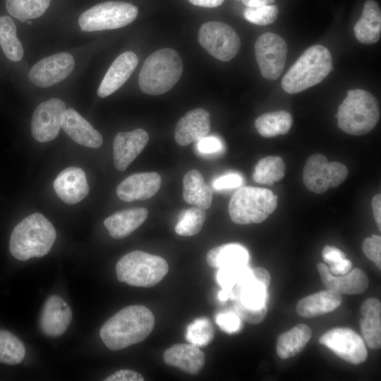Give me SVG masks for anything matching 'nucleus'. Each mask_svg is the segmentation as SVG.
<instances>
[{
  "mask_svg": "<svg viewBox=\"0 0 381 381\" xmlns=\"http://www.w3.org/2000/svg\"><path fill=\"white\" fill-rule=\"evenodd\" d=\"M50 2L51 0H6V7L9 14L25 22L43 15Z\"/></svg>",
  "mask_w": 381,
  "mask_h": 381,
  "instance_id": "nucleus-35",
  "label": "nucleus"
},
{
  "mask_svg": "<svg viewBox=\"0 0 381 381\" xmlns=\"http://www.w3.org/2000/svg\"><path fill=\"white\" fill-rule=\"evenodd\" d=\"M249 269L247 265L229 266L218 268L217 280L222 289L231 291L233 286Z\"/></svg>",
  "mask_w": 381,
  "mask_h": 381,
  "instance_id": "nucleus-40",
  "label": "nucleus"
},
{
  "mask_svg": "<svg viewBox=\"0 0 381 381\" xmlns=\"http://www.w3.org/2000/svg\"><path fill=\"white\" fill-rule=\"evenodd\" d=\"M210 131L209 112L198 108L189 111L179 119L174 130V138L178 145L186 146L207 136Z\"/></svg>",
  "mask_w": 381,
  "mask_h": 381,
  "instance_id": "nucleus-21",
  "label": "nucleus"
},
{
  "mask_svg": "<svg viewBox=\"0 0 381 381\" xmlns=\"http://www.w3.org/2000/svg\"><path fill=\"white\" fill-rule=\"evenodd\" d=\"M186 337L192 344L197 346H205L212 340L214 329L207 318H198L188 326Z\"/></svg>",
  "mask_w": 381,
  "mask_h": 381,
  "instance_id": "nucleus-38",
  "label": "nucleus"
},
{
  "mask_svg": "<svg viewBox=\"0 0 381 381\" xmlns=\"http://www.w3.org/2000/svg\"><path fill=\"white\" fill-rule=\"evenodd\" d=\"M362 250L365 256L373 261L376 267L381 269V237L372 235L365 238L362 244Z\"/></svg>",
  "mask_w": 381,
  "mask_h": 381,
  "instance_id": "nucleus-41",
  "label": "nucleus"
},
{
  "mask_svg": "<svg viewBox=\"0 0 381 381\" xmlns=\"http://www.w3.org/2000/svg\"><path fill=\"white\" fill-rule=\"evenodd\" d=\"M277 206V196L270 190L243 186L231 196L228 210L233 222L250 224L265 221Z\"/></svg>",
  "mask_w": 381,
  "mask_h": 381,
  "instance_id": "nucleus-7",
  "label": "nucleus"
},
{
  "mask_svg": "<svg viewBox=\"0 0 381 381\" xmlns=\"http://www.w3.org/2000/svg\"><path fill=\"white\" fill-rule=\"evenodd\" d=\"M373 217L379 230H381V195L377 193L372 199Z\"/></svg>",
  "mask_w": 381,
  "mask_h": 381,
  "instance_id": "nucleus-48",
  "label": "nucleus"
},
{
  "mask_svg": "<svg viewBox=\"0 0 381 381\" xmlns=\"http://www.w3.org/2000/svg\"><path fill=\"white\" fill-rule=\"evenodd\" d=\"M75 60L68 53H57L44 58L30 69V81L40 87H47L61 82L72 72Z\"/></svg>",
  "mask_w": 381,
  "mask_h": 381,
  "instance_id": "nucleus-15",
  "label": "nucleus"
},
{
  "mask_svg": "<svg viewBox=\"0 0 381 381\" xmlns=\"http://www.w3.org/2000/svg\"><path fill=\"white\" fill-rule=\"evenodd\" d=\"M349 174L347 167L341 162H328L322 154L310 156L303 170V181L310 191L322 194L330 188L342 183Z\"/></svg>",
  "mask_w": 381,
  "mask_h": 381,
  "instance_id": "nucleus-10",
  "label": "nucleus"
},
{
  "mask_svg": "<svg viewBox=\"0 0 381 381\" xmlns=\"http://www.w3.org/2000/svg\"><path fill=\"white\" fill-rule=\"evenodd\" d=\"M25 355V349L20 339L8 331L0 329V363L17 365Z\"/></svg>",
  "mask_w": 381,
  "mask_h": 381,
  "instance_id": "nucleus-36",
  "label": "nucleus"
},
{
  "mask_svg": "<svg viewBox=\"0 0 381 381\" xmlns=\"http://www.w3.org/2000/svg\"><path fill=\"white\" fill-rule=\"evenodd\" d=\"M212 195V188L199 171L191 169L184 175L183 197L187 203L207 210L211 206Z\"/></svg>",
  "mask_w": 381,
  "mask_h": 381,
  "instance_id": "nucleus-29",
  "label": "nucleus"
},
{
  "mask_svg": "<svg viewBox=\"0 0 381 381\" xmlns=\"http://www.w3.org/2000/svg\"><path fill=\"white\" fill-rule=\"evenodd\" d=\"M243 183L241 175L235 173L227 174L218 177L212 182V188L215 190H224L240 186Z\"/></svg>",
  "mask_w": 381,
  "mask_h": 381,
  "instance_id": "nucleus-44",
  "label": "nucleus"
},
{
  "mask_svg": "<svg viewBox=\"0 0 381 381\" xmlns=\"http://www.w3.org/2000/svg\"><path fill=\"white\" fill-rule=\"evenodd\" d=\"M148 140L147 133L142 128L118 133L113 142V157L116 169L124 171L145 147Z\"/></svg>",
  "mask_w": 381,
  "mask_h": 381,
  "instance_id": "nucleus-17",
  "label": "nucleus"
},
{
  "mask_svg": "<svg viewBox=\"0 0 381 381\" xmlns=\"http://www.w3.org/2000/svg\"><path fill=\"white\" fill-rule=\"evenodd\" d=\"M312 331L309 326L298 324L282 334L277 339L276 349L282 359H287L300 353L310 339Z\"/></svg>",
  "mask_w": 381,
  "mask_h": 381,
  "instance_id": "nucleus-31",
  "label": "nucleus"
},
{
  "mask_svg": "<svg viewBox=\"0 0 381 381\" xmlns=\"http://www.w3.org/2000/svg\"><path fill=\"white\" fill-rule=\"evenodd\" d=\"M162 179L157 172L134 174L122 181L116 188V194L123 201L145 200L159 190Z\"/></svg>",
  "mask_w": 381,
  "mask_h": 381,
  "instance_id": "nucleus-18",
  "label": "nucleus"
},
{
  "mask_svg": "<svg viewBox=\"0 0 381 381\" xmlns=\"http://www.w3.org/2000/svg\"><path fill=\"white\" fill-rule=\"evenodd\" d=\"M168 270V264L163 258L141 250L124 255L116 265V274L119 282L139 287L155 286Z\"/></svg>",
  "mask_w": 381,
  "mask_h": 381,
  "instance_id": "nucleus-8",
  "label": "nucleus"
},
{
  "mask_svg": "<svg viewBox=\"0 0 381 381\" xmlns=\"http://www.w3.org/2000/svg\"><path fill=\"white\" fill-rule=\"evenodd\" d=\"M105 381H143V377L132 370H120L104 379Z\"/></svg>",
  "mask_w": 381,
  "mask_h": 381,
  "instance_id": "nucleus-46",
  "label": "nucleus"
},
{
  "mask_svg": "<svg viewBox=\"0 0 381 381\" xmlns=\"http://www.w3.org/2000/svg\"><path fill=\"white\" fill-rule=\"evenodd\" d=\"M254 49L262 77L270 80L277 79L282 73L287 56L285 40L275 33L265 32L258 37Z\"/></svg>",
  "mask_w": 381,
  "mask_h": 381,
  "instance_id": "nucleus-12",
  "label": "nucleus"
},
{
  "mask_svg": "<svg viewBox=\"0 0 381 381\" xmlns=\"http://www.w3.org/2000/svg\"><path fill=\"white\" fill-rule=\"evenodd\" d=\"M293 123L292 116L286 111L265 113L258 116L255 126L258 133L265 138H272L288 133Z\"/></svg>",
  "mask_w": 381,
  "mask_h": 381,
  "instance_id": "nucleus-32",
  "label": "nucleus"
},
{
  "mask_svg": "<svg viewBox=\"0 0 381 381\" xmlns=\"http://www.w3.org/2000/svg\"><path fill=\"white\" fill-rule=\"evenodd\" d=\"M56 236L53 224L43 214L34 213L15 226L10 238L9 250L19 260L40 258L49 252Z\"/></svg>",
  "mask_w": 381,
  "mask_h": 381,
  "instance_id": "nucleus-3",
  "label": "nucleus"
},
{
  "mask_svg": "<svg viewBox=\"0 0 381 381\" xmlns=\"http://www.w3.org/2000/svg\"><path fill=\"white\" fill-rule=\"evenodd\" d=\"M205 354L192 344H176L163 354L164 363L190 375L198 374L205 364Z\"/></svg>",
  "mask_w": 381,
  "mask_h": 381,
  "instance_id": "nucleus-24",
  "label": "nucleus"
},
{
  "mask_svg": "<svg viewBox=\"0 0 381 381\" xmlns=\"http://www.w3.org/2000/svg\"><path fill=\"white\" fill-rule=\"evenodd\" d=\"M317 270L327 289L340 295L360 294L368 287V278L359 268L351 270L347 274L341 276L332 274L329 267L322 262L317 265Z\"/></svg>",
  "mask_w": 381,
  "mask_h": 381,
  "instance_id": "nucleus-19",
  "label": "nucleus"
},
{
  "mask_svg": "<svg viewBox=\"0 0 381 381\" xmlns=\"http://www.w3.org/2000/svg\"><path fill=\"white\" fill-rule=\"evenodd\" d=\"M341 302L340 294L327 289L300 300L296 305V311L301 317L313 318L332 312Z\"/></svg>",
  "mask_w": 381,
  "mask_h": 381,
  "instance_id": "nucleus-28",
  "label": "nucleus"
},
{
  "mask_svg": "<svg viewBox=\"0 0 381 381\" xmlns=\"http://www.w3.org/2000/svg\"><path fill=\"white\" fill-rule=\"evenodd\" d=\"M332 69L329 49L320 44L308 47L291 66L282 80L289 94L301 92L322 82Z\"/></svg>",
  "mask_w": 381,
  "mask_h": 381,
  "instance_id": "nucleus-4",
  "label": "nucleus"
},
{
  "mask_svg": "<svg viewBox=\"0 0 381 381\" xmlns=\"http://www.w3.org/2000/svg\"><path fill=\"white\" fill-rule=\"evenodd\" d=\"M216 322L225 332L232 334L237 332L241 327V318L235 312H224L216 317Z\"/></svg>",
  "mask_w": 381,
  "mask_h": 381,
  "instance_id": "nucleus-42",
  "label": "nucleus"
},
{
  "mask_svg": "<svg viewBox=\"0 0 381 381\" xmlns=\"http://www.w3.org/2000/svg\"><path fill=\"white\" fill-rule=\"evenodd\" d=\"M285 171V164L280 157L268 156L262 158L256 164L253 179L257 183L273 185L284 177Z\"/></svg>",
  "mask_w": 381,
  "mask_h": 381,
  "instance_id": "nucleus-33",
  "label": "nucleus"
},
{
  "mask_svg": "<svg viewBox=\"0 0 381 381\" xmlns=\"http://www.w3.org/2000/svg\"><path fill=\"white\" fill-rule=\"evenodd\" d=\"M319 342L343 360L353 365L363 363L368 357L363 339L349 328L332 329L320 337Z\"/></svg>",
  "mask_w": 381,
  "mask_h": 381,
  "instance_id": "nucleus-13",
  "label": "nucleus"
},
{
  "mask_svg": "<svg viewBox=\"0 0 381 381\" xmlns=\"http://www.w3.org/2000/svg\"><path fill=\"white\" fill-rule=\"evenodd\" d=\"M61 128L75 143L91 148L99 147L102 136L75 109H66L62 116Z\"/></svg>",
  "mask_w": 381,
  "mask_h": 381,
  "instance_id": "nucleus-23",
  "label": "nucleus"
},
{
  "mask_svg": "<svg viewBox=\"0 0 381 381\" xmlns=\"http://www.w3.org/2000/svg\"><path fill=\"white\" fill-rule=\"evenodd\" d=\"M198 40L210 55L222 61L232 59L241 47L240 37L235 30L219 21L203 23L198 30Z\"/></svg>",
  "mask_w": 381,
  "mask_h": 381,
  "instance_id": "nucleus-11",
  "label": "nucleus"
},
{
  "mask_svg": "<svg viewBox=\"0 0 381 381\" xmlns=\"http://www.w3.org/2000/svg\"><path fill=\"white\" fill-rule=\"evenodd\" d=\"M360 327L363 340L372 349L381 346V303L375 298L366 299L361 305Z\"/></svg>",
  "mask_w": 381,
  "mask_h": 381,
  "instance_id": "nucleus-25",
  "label": "nucleus"
},
{
  "mask_svg": "<svg viewBox=\"0 0 381 381\" xmlns=\"http://www.w3.org/2000/svg\"><path fill=\"white\" fill-rule=\"evenodd\" d=\"M353 32L356 38L363 44H374L380 40L381 11L375 0L365 2L361 18L353 27Z\"/></svg>",
  "mask_w": 381,
  "mask_h": 381,
  "instance_id": "nucleus-27",
  "label": "nucleus"
},
{
  "mask_svg": "<svg viewBox=\"0 0 381 381\" xmlns=\"http://www.w3.org/2000/svg\"><path fill=\"white\" fill-rule=\"evenodd\" d=\"M249 254L246 248L238 243L223 244L210 249L207 254V264L214 268L247 265Z\"/></svg>",
  "mask_w": 381,
  "mask_h": 381,
  "instance_id": "nucleus-30",
  "label": "nucleus"
},
{
  "mask_svg": "<svg viewBox=\"0 0 381 381\" xmlns=\"http://www.w3.org/2000/svg\"><path fill=\"white\" fill-rule=\"evenodd\" d=\"M146 208H133L116 212L104 221L109 235L115 239H121L134 231L147 219Z\"/></svg>",
  "mask_w": 381,
  "mask_h": 381,
  "instance_id": "nucleus-26",
  "label": "nucleus"
},
{
  "mask_svg": "<svg viewBox=\"0 0 381 381\" xmlns=\"http://www.w3.org/2000/svg\"><path fill=\"white\" fill-rule=\"evenodd\" d=\"M155 323V316L149 308L141 305L128 306L104 323L99 336L108 349L121 350L145 339Z\"/></svg>",
  "mask_w": 381,
  "mask_h": 381,
  "instance_id": "nucleus-1",
  "label": "nucleus"
},
{
  "mask_svg": "<svg viewBox=\"0 0 381 381\" xmlns=\"http://www.w3.org/2000/svg\"><path fill=\"white\" fill-rule=\"evenodd\" d=\"M270 283L269 272L260 267L249 268L233 286L230 299L233 308L243 321L256 325L267 313V290Z\"/></svg>",
  "mask_w": 381,
  "mask_h": 381,
  "instance_id": "nucleus-2",
  "label": "nucleus"
},
{
  "mask_svg": "<svg viewBox=\"0 0 381 381\" xmlns=\"http://www.w3.org/2000/svg\"><path fill=\"white\" fill-rule=\"evenodd\" d=\"M138 64V58L133 52L121 54L111 64L97 90L100 97H105L120 88L129 78Z\"/></svg>",
  "mask_w": 381,
  "mask_h": 381,
  "instance_id": "nucleus-22",
  "label": "nucleus"
},
{
  "mask_svg": "<svg viewBox=\"0 0 381 381\" xmlns=\"http://www.w3.org/2000/svg\"><path fill=\"white\" fill-rule=\"evenodd\" d=\"M231 291L222 289L218 294V298L221 301H226L230 298Z\"/></svg>",
  "mask_w": 381,
  "mask_h": 381,
  "instance_id": "nucleus-51",
  "label": "nucleus"
},
{
  "mask_svg": "<svg viewBox=\"0 0 381 381\" xmlns=\"http://www.w3.org/2000/svg\"><path fill=\"white\" fill-rule=\"evenodd\" d=\"M72 320V312L68 304L60 296H50L42 308L39 325L42 332L50 337L63 334Z\"/></svg>",
  "mask_w": 381,
  "mask_h": 381,
  "instance_id": "nucleus-16",
  "label": "nucleus"
},
{
  "mask_svg": "<svg viewBox=\"0 0 381 381\" xmlns=\"http://www.w3.org/2000/svg\"><path fill=\"white\" fill-rule=\"evenodd\" d=\"M65 110V103L59 98H52L40 104L35 109L31 120L33 138L41 143L56 138L61 128Z\"/></svg>",
  "mask_w": 381,
  "mask_h": 381,
  "instance_id": "nucleus-14",
  "label": "nucleus"
},
{
  "mask_svg": "<svg viewBox=\"0 0 381 381\" xmlns=\"http://www.w3.org/2000/svg\"><path fill=\"white\" fill-rule=\"evenodd\" d=\"M240 1V0H237ZM248 8L260 7L272 5L275 0H241Z\"/></svg>",
  "mask_w": 381,
  "mask_h": 381,
  "instance_id": "nucleus-50",
  "label": "nucleus"
},
{
  "mask_svg": "<svg viewBox=\"0 0 381 381\" xmlns=\"http://www.w3.org/2000/svg\"><path fill=\"white\" fill-rule=\"evenodd\" d=\"M206 218L205 210L193 207L179 212L175 231L182 236L196 235L201 230Z\"/></svg>",
  "mask_w": 381,
  "mask_h": 381,
  "instance_id": "nucleus-37",
  "label": "nucleus"
},
{
  "mask_svg": "<svg viewBox=\"0 0 381 381\" xmlns=\"http://www.w3.org/2000/svg\"><path fill=\"white\" fill-rule=\"evenodd\" d=\"M278 14L279 9L275 5L248 7L243 13L246 20L258 25H267L274 23L277 20Z\"/></svg>",
  "mask_w": 381,
  "mask_h": 381,
  "instance_id": "nucleus-39",
  "label": "nucleus"
},
{
  "mask_svg": "<svg viewBox=\"0 0 381 381\" xmlns=\"http://www.w3.org/2000/svg\"><path fill=\"white\" fill-rule=\"evenodd\" d=\"M182 73L183 63L179 53L170 48L161 49L145 59L139 73L138 84L147 95H162L176 85Z\"/></svg>",
  "mask_w": 381,
  "mask_h": 381,
  "instance_id": "nucleus-5",
  "label": "nucleus"
},
{
  "mask_svg": "<svg viewBox=\"0 0 381 381\" xmlns=\"http://www.w3.org/2000/svg\"><path fill=\"white\" fill-rule=\"evenodd\" d=\"M322 257L324 261L331 267L342 261L345 258L346 255L340 249L327 245L322 250Z\"/></svg>",
  "mask_w": 381,
  "mask_h": 381,
  "instance_id": "nucleus-45",
  "label": "nucleus"
},
{
  "mask_svg": "<svg viewBox=\"0 0 381 381\" xmlns=\"http://www.w3.org/2000/svg\"><path fill=\"white\" fill-rule=\"evenodd\" d=\"M53 186L57 196L68 205L79 202L89 193L85 173L78 167H71L61 171Z\"/></svg>",
  "mask_w": 381,
  "mask_h": 381,
  "instance_id": "nucleus-20",
  "label": "nucleus"
},
{
  "mask_svg": "<svg viewBox=\"0 0 381 381\" xmlns=\"http://www.w3.org/2000/svg\"><path fill=\"white\" fill-rule=\"evenodd\" d=\"M138 13V8L131 4L107 1L83 12L78 23L82 30L86 32L116 29L132 23Z\"/></svg>",
  "mask_w": 381,
  "mask_h": 381,
  "instance_id": "nucleus-9",
  "label": "nucleus"
},
{
  "mask_svg": "<svg viewBox=\"0 0 381 381\" xmlns=\"http://www.w3.org/2000/svg\"><path fill=\"white\" fill-rule=\"evenodd\" d=\"M27 23H28L29 25H31V24H32V22H31L30 20H27Z\"/></svg>",
  "mask_w": 381,
  "mask_h": 381,
  "instance_id": "nucleus-52",
  "label": "nucleus"
},
{
  "mask_svg": "<svg viewBox=\"0 0 381 381\" xmlns=\"http://www.w3.org/2000/svg\"><path fill=\"white\" fill-rule=\"evenodd\" d=\"M335 117L339 128L344 132L353 135L366 134L379 121L377 100L366 90H350L339 105Z\"/></svg>",
  "mask_w": 381,
  "mask_h": 381,
  "instance_id": "nucleus-6",
  "label": "nucleus"
},
{
  "mask_svg": "<svg viewBox=\"0 0 381 381\" xmlns=\"http://www.w3.org/2000/svg\"><path fill=\"white\" fill-rule=\"evenodd\" d=\"M352 268L350 260L344 258L341 262L334 266L329 267V272L334 275H343L347 274Z\"/></svg>",
  "mask_w": 381,
  "mask_h": 381,
  "instance_id": "nucleus-47",
  "label": "nucleus"
},
{
  "mask_svg": "<svg viewBox=\"0 0 381 381\" xmlns=\"http://www.w3.org/2000/svg\"><path fill=\"white\" fill-rule=\"evenodd\" d=\"M0 45L6 56L18 61L23 56V48L16 35L13 20L7 16H0Z\"/></svg>",
  "mask_w": 381,
  "mask_h": 381,
  "instance_id": "nucleus-34",
  "label": "nucleus"
},
{
  "mask_svg": "<svg viewBox=\"0 0 381 381\" xmlns=\"http://www.w3.org/2000/svg\"><path fill=\"white\" fill-rule=\"evenodd\" d=\"M196 149L201 155H212L222 149V141L216 136H206L195 142Z\"/></svg>",
  "mask_w": 381,
  "mask_h": 381,
  "instance_id": "nucleus-43",
  "label": "nucleus"
},
{
  "mask_svg": "<svg viewBox=\"0 0 381 381\" xmlns=\"http://www.w3.org/2000/svg\"><path fill=\"white\" fill-rule=\"evenodd\" d=\"M192 4L204 8H215L224 1V0H188Z\"/></svg>",
  "mask_w": 381,
  "mask_h": 381,
  "instance_id": "nucleus-49",
  "label": "nucleus"
}]
</instances>
